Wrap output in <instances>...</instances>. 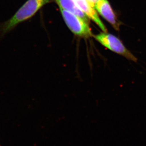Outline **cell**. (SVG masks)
<instances>
[{
	"label": "cell",
	"mask_w": 146,
	"mask_h": 146,
	"mask_svg": "<svg viewBox=\"0 0 146 146\" xmlns=\"http://www.w3.org/2000/svg\"><path fill=\"white\" fill-rule=\"evenodd\" d=\"M49 0H28L7 21L1 24L0 31L1 35L11 31L18 24L29 20Z\"/></svg>",
	"instance_id": "cell-1"
},
{
	"label": "cell",
	"mask_w": 146,
	"mask_h": 146,
	"mask_svg": "<svg viewBox=\"0 0 146 146\" xmlns=\"http://www.w3.org/2000/svg\"><path fill=\"white\" fill-rule=\"evenodd\" d=\"M94 38L102 45L110 50L134 62L137 61L136 57L133 55L124 45L122 41L111 34L103 32L94 36Z\"/></svg>",
	"instance_id": "cell-2"
},
{
	"label": "cell",
	"mask_w": 146,
	"mask_h": 146,
	"mask_svg": "<svg viewBox=\"0 0 146 146\" xmlns=\"http://www.w3.org/2000/svg\"><path fill=\"white\" fill-rule=\"evenodd\" d=\"M60 9L66 24L74 35L85 38L93 36L88 23L72 13L63 9Z\"/></svg>",
	"instance_id": "cell-3"
},
{
	"label": "cell",
	"mask_w": 146,
	"mask_h": 146,
	"mask_svg": "<svg viewBox=\"0 0 146 146\" xmlns=\"http://www.w3.org/2000/svg\"><path fill=\"white\" fill-rule=\"evenodd\" d=\"M94 8L114 30L119 31L122 23L118 20L108 0H99L94 6Z\"/></svg>",
	"instance_id": "cell-4"
},
{
	"label": "cell",
	"mask_w": 146,
	"mask_h": 146,
	"mask_svg": "<svg viewBox=\"0 0 146 146\" xmlns=\"http://www.w3.org/2000/svg\"><path fill=\"white\" fill-rule=\"evenodd\" d=\"M74 1L89 19L94 21L104 32L107 33V29L100 20L96 9L90 5L87 0H74Z\"/></svg>",
	"instance_id": "cell-5"
},
{
	"label": "cell",
	"mask_w": 146,
	"mask_h": 146,
	"mask_svg": "<svg viewBox=\"0 0 146 146\" xmlns=\"http://www.w3.org/2000/svg\"><path fill=\"white\" fill-rule=\"evenodd\" d=\"M60 8L63 9L70 13L83 19L89 23V18L79 8L74 0H56Z\"/></svg>",
	"instance_id": "cell-6"
},
{
	"label": "cell",
	"mask_w": 146,
	"mask_h": 146,
	"mask_svg": "<svg viewBox=\"0 0 146 146\" xmlns=\"http://www.w3.org/2000/svg\"><path fill=\"white\" fill-rule=\"evenodd\" d=\"M87 1H88V2L90 3V5L94 8V6H95L96 3L99 0H87Z\"/></svg>",
	"instance_id": "cell-7"
}]
</instances>
